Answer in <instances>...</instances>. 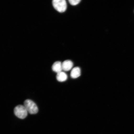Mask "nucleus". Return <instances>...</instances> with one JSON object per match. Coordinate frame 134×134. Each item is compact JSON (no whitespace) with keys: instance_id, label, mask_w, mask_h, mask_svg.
Instances as JSON below:
<instances>
[{"instance_id":"3","label":"nucleus","mask_w":134,"mask_h":134,"mask_svg":"<svg viewBox=\"0 0 134 134\" xmlns=\"http://www.w3.org/2000/svg\"><path fill=\"white\" fill-rule=\"evenodd\" d=\"M52 4L55 9L59 12L63 13L66 9L67 4L65 0H54Z\"/></svg>"},{"instance_id":"5","label":"nucleus","mask_w":134,"mask_h":134,"mask_svg":"<svg viewBox=\"0 0 134 134\" xmlns=\"http://www.w3.org/2000/svg\"><path fill=\"white\" fill-rule=\"evenodd\" d=\"M61 62L57 61L55 62L52 66L53 71L57 73L62 71L63 70L62 65Z\"/></svg>"},{"instance_id":"4","label":"nucleus","mask_w":134,"mask_h":134,"mask_svg":"<svg viewBox=\"0 0 134 134\" xmlns=\"http://www.w3.org/2000/svg\"><path fill=\"white\" fill-rule=\"evenodd\" d=\"M63 70L65 71H68L72 68L73 64L72 62L69 60H66L64 61L62 64Z\"/></svg>"},{"instance_id":"8","label":"nucleus","mask_w":134,"mask_h":134,"mask_svg":"<svg viewBox=\"0 0 134 134\" xmlns=\"http://www.w3.org/2000/svg\"><path fill=\"white\" fill-rule=\"evenodd\" d=\"M80 0H70L69 1L71 4L72 5H75L78 4L80 2Z\"/></svg>"},{"instance_id":"6","label":"nucleus","mask_w":134,"mask_h":134,"mask_svg":"<svg viewBox=\"0 0 134 134\" xmlns=\"http://www.w3.org/2000/svg\"><path fill=\"white\" fill-rule=\"evenodd\" d=\"M81 75V70L78 67H76L72 70L71 76L72 78L76 79L79 77Z\"/></svg>"},{"instance_id":"1","label":"nucleus","mask_w":134,"mask_h":134,"mask_svg":"<svg viewBox=\"0 0 134 134\" xmlns=\"http://www.w3.org/2000/svg\"><path fill=\"white\" fill-rule=\"evenodd\" d=\"M24 105L28 113L31 114L37 113L38 108L37 105L34 102L30 99H27L24 102Z\"/></svg>"},{"instance_id":"2","label":"nucleus","mask_w":134,"mask_h":134,"mask_svg":"<svg viewBox=\"0 0 134 134\" xmlns=\"http://www.w3.org/2000/svg\"><path fill=\"white\" fill-rule=\"evenodd\" d=\"M14 112L16 116L20 119H25L28 115V112L24 105H17L15 108Z\"/></svg>"},{"instance_id":"7","label":"nucleus","mask_w":134,"mask_h":134,"mask_svg":"<svg viewBox=\"0 0 134 134\" xmlns=\"http://www.w3.org/2000/svg\"><path fill=\"white\" fill-rule=\"evenodd\" d=\"M56 78L58 81L64 82L66 81L68 79V76L66 73L62 71L57 73L56 76Z\"/></svg>"}]
</instances>
